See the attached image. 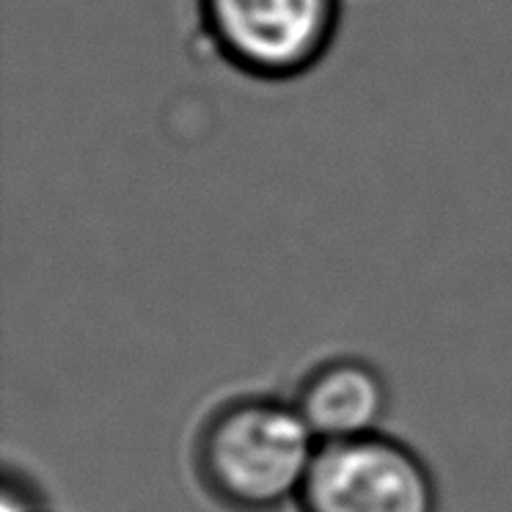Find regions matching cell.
Here are the masks:
<instances>
[{"label":"cell","instance_id":"cell-1","mask_svg":"<svg viewBox=\"0 0 512 512\" xmlns=\"http://www.w3.org/2000/svg\"><path fill=\"white\" fill-rule=\"evenodd\" d=\"M320 441L295 402L237 397L207 416L193 446L201 488L232 512H276L301 499Z\"/></svg>","mask_w":512,"mask_h":512},{"label":"cell","instance_id":"cell-2","mask_svg":"<svg viewBox=\"0 0 512 512\" xmlns=\"http://www.w3.org/2000/svg\"><path fill=\"white\" fill-rule=\"evenodd\" d=\"M204 39L226 67L259 83H290L331 53L342 0H196Z\"/></svg>","mask_w":512,"mask_h":512},{"label":"cell","instance_id":"cell-3","mask_svg":"<svg viewBox=\"0 0 512 512\" xmlns=\"http://www.w3.org/2000/svg\"><path fill=\"white\" fill-rule=\"evenodd\" d=\"M301 512H438L422 457L391 435L320 444L298 499Z\"/></svg>","mask_w":512,"mask_h":512},{"label":"cell","instance_id":"cell-4","mask_svg":"<svg viewBox=\"0 0 512 512\" xmlns=\"http://www.w3.org/2000/svg\"><path fill=\"white\" fill-rule=\"evenodd\" d=\"M292 402L320 444H336L380 433L389 386L364 358H328L301 380Z\"/></svg>","mask_w":512,"mask_h":512},{"label":"cell","instance_id":"cell-5","mask_svg":"<svg viewBox=\"0 0 512 512\" xmlns=\"http://www.w3.org/2000/svg\"><path fill=\"white\" fill-rule=\"evenodd\" d=\"M0 512H47L34 482L17 468H6Z\"/></svg>","mask_w":512,"mask_h":512}]
</instances>
